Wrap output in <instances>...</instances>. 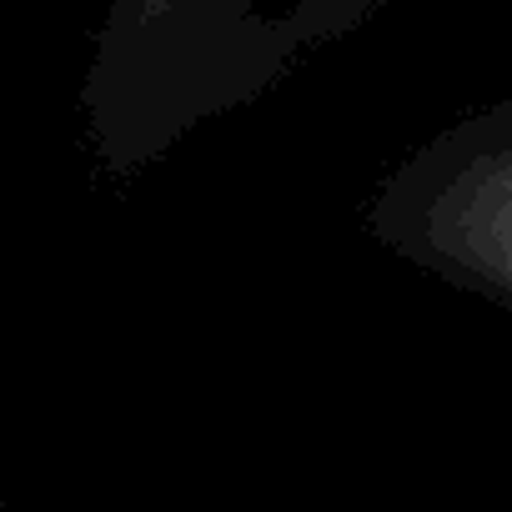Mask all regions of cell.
I'll return each instance as SVG.
<instances>
[{
  "label": "cell",
  "instance_id": "obj_1",
  "mask_svg": "<svg viewBox=\"0 0 512 512\" xmlns=\"http://www.w3.org/2000/svg\"><path fill=\"white\" fill-rule=\"evenodd\" d=\"M402 0H111L81 86L91 146L131 176L277 96Z\"/></svg>",
  "mask_w": 512,
  "mask_h": 512
},
{
  "label": "cell",
  "instance_id": "obj_2",
  "mask_svg": "<svg viewBox=\"0 0 512 512\" xmlns=\"http://www.w3.org/2000/svg\"><path fill=\"white\" fill-rule=\"evenodd\" d=\"M362 226L392 262L512 312V96L407 146L377 176Z\"/></svg>",
  "mask_w": 512,
  "mask_h": 512
}]
</instances>
